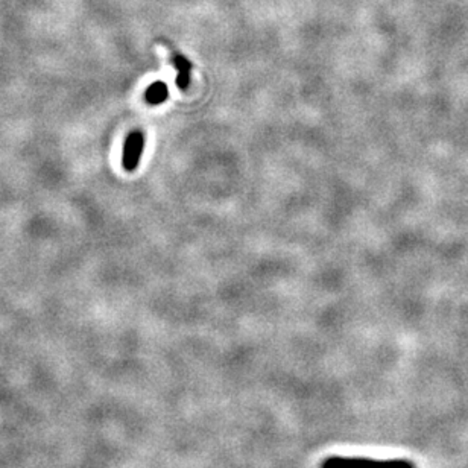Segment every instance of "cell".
<instances>
[{"label":"cell","instance_id":"obj_1","mask_svg":"<svg viewBox=\"0 0 468 468\" xmlns=\"http://www.w3.org/2000/svg\"><path fill=\"white\" fill-rule=\"evenodd\" d=\"M319 468H417L408 459H368V457H345L330 456L323 461Z\"/></svg>","mask_w":468,"mask_h":468},{"label":"cell","instance_id":"obj_4","mask_svg":"<svg viewBox=\"0 0 468 468\" xmlns=\"http://www.w3.org/2000/svg\"><path fill=\"white\" fill-rule=\"evenodd\" d=\"M169 98V87L163 81H157L149 85L145 91V101L149 105H160Z\"/></svg>","mask_w":468,"mask_h":468},{"label":"cell","instance_id":"obj_2","mask_svg":"<svg viewBox=\"0 0 468 468\" xmlns=\"http://www.w3.org/2000/svg\"><path fill=\"white\" fill-rule=\"evenodd\" d=\"M145 149V134L142 131H133L126 137L123 145L122 165L126 172H134L140 165Z\"/></svg>","mask_w":468,"mask_h":468},{"label":"cell","instance_id":"obj_3","mask_svg":"<svg viewBox=\"0 0 468 468\" xmlns=\"http://www.w3.org/2000/svg\"><path fill=\"white\" fill-rule=\"evenodd\" d=\"M172 64L177 69V85L181 90H186L190 84V74H191V62L181 55L179 52L172 50Z\"/></svg>","mask_w":468,"mask_h":468}]
</instances>
